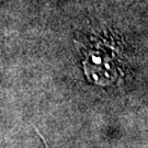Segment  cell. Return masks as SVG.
<instances>
[{
	"instance_id": "6da1fadb",
	"label": "cell",
	"mask_w": 148,
	"mask_h": 148,
	"mask_svg": "<svg viewBox=\"0 0 148 148\" xmlns=\"http://www.w3.org/2000/svg\"><path fill=\"white\" fill-rule=\"evenodd\" d=\"M40 135H41V134H40ZM41 136H42V135H41ZM43 138V137H42ZM43 140H44V138H43ZM44 143H45V140H44ZM45 147L47 148V145H46V143H45Z\"/></svg>"
}]
</instances>
